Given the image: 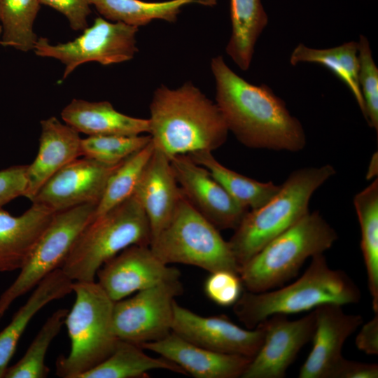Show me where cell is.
<instances>
[{
	"mask_svg": "<svg viewBox=\"0 0 378 378\" xmlns=\"http://www.w3.org/2000/svg\"><path fill=\"white\" fill-rule=\"evenodd\" d=\"M216 104L227 127L251 148L298 152L306 145L300 122L270 87L253 85L234 73L221 56L211 59Z\"/></svg>",
	"mask_w": 378,
	"mask_h": 378,
	"instance_id": "6da1fadb",
	"label": "cell"
},
{
	"mask_svg": "<svg viewBox=\"0 0 378 378\" xmlns=\"http://www.w3.org/2000/svg\"><path fill=\"white\" fill-rule=\"evenodd\" d=\"M335 174L330 164L298 169L268 202L248 211L228 241L239 267L307 214L314 192Z\"/></svg>",
	"mask_w": 378,
	"mask_h": 378,
	"instance_id": "277c9868",
	"label": "cell"
},
{
	"mask_svg": "<svg viewBox=\"0 0 378 378\" xmlns=\"http://www.w3.org/2000/svg\"><path fill=\"white\" fill-rule=\"evenodd\" d=\"M90 2L105 19L139 27L155 19L174 22L182 6L190 4L211 6L216 4L217 0H171L163 2L90 0Z\"/></svg>",
	"mask_w": 378,
	"mask_h": 378,
	"instance_id": "484cf974",
	"label": "cell"
},
{
	"mask_svg": "<svg viewBox=\"0 0 378 378\" xmlns=\"http://www.w3.org/2000/svg\"><path fill=\"white\" fill-rule=\"evenodd\" d=\"M135 344L118 340L113 351L101 363L80 375V378L144 377L148 372L166 370L186 374L176 364L162 358H155L144 353Z\"/></svg>",
	"mask_w": 378,
	"mask_h": 378,
	"instance_id": "d4e9b609",
	"label": "cell"
},
{
	"mask_svg": "<svg viewBox=\"0 0 378 378\" xmlns=\"http://www.w3.org/2000/svg\"><path fill=\"white\" fill-rule=\"evenodd\" d=\"M141 346L176 364L186 374L195 378L241 377L252 359L241 355L211 351L172 331L160 340L147 342Z\"/></svg>",
	"mask_w": 378,
	"mask_h": 378,
	"instance_id": "ac0fdd59",
	"label": "cell"
},
{
	"mask_svg": "<svg viewBox=\"0 0 378 378\" xmlns=\"http://www.w3.org/2000/svg\"><path fill=\"white\" fill-rule=\"evenodd\" d=\"M1 32H2V29H1V26L0 24V40H1Z\"/></svg>",
	"mask_w": 378,
	"mask_h": 378,
	"instance_id": "60d3db41",
	"label": "cell"
},
{
	"mask_svg": "<svg viewBox=\"0 0 378 378\" xmlns=\"http://www.w3.org/2000/svg\"><path fill=\"white\" fill-rule=\"evenodd\" d=\"M315 329L312 348L301 366L299 378H332L344 358L346 340L363 323L360 314H346L342 305L323 304L314 309Z\"/></svg>",
	"mask_w": 378,
	"mask_h": 378,
	"instance_id": "e0dca14e",
	"label": "cell"
},
{
	"mask_svg": "<svg viewBox=\"0 0 378 378\" xmlns=\"http://www.w3.org/2000/svg\"><path fill=\"white\" fill-rule=\"evenodd\" d=\"M154 149L150 140L146 146L118 165L108 180L94 218L104 214L134 194Z\"/></svg>",
	"mask_w": 378,
	"mask_h": 378,
	"instance_id": "4dcf8cb0",
	"label": "cell"
},
{
	"mask_svg": "<svg viewBox=\"0 0 378 378\" xmlns=\"http://www.w3.org/2000/svg\"><path fill=\"white\" fill-rule=\"evenodd\" d=\"M134 195L148 219L152 241L169 223L181 195L170 160L158 149H154Z\"/></svg>",
	"mask_w": 378,
	"mask_h": 378,
	"instance_id": "d6986e66",
	"label": "cell"
},
{
	"mask_svg": "<svg viewBox=\"0 0 378 378\" xmlns=\"http://www.w3.org/2000/svg\"><path fill=\"white\" fill-rule=\"evenodd\" d=\"M150 135H99L81 139L80 155L107 165H115L146 146Z\"/></svg>",
	"mask_w": 378,
	"mask_h": 378,
	"instance_id": "d6a6232c",
	"label": "cell"
},
{
	"mask_svg": "<svg viewBox=\"0 0 378 378\" xmlns=\"http://www.w3.org/2000/svg\"><path fill=\"white\" fill-rule=\"evenodd\" d=\"M75 301L64 324L71 342L68 356L58 358L57 376L80 378L113 351L118 338L113 328L114 302L97 282L75 281Z\"/></svg>",
	"mask_w": 378,
	"mask_h": 378,
	"instance_id": "52a82bcc",
	"label": "cell"
},
{
	"mask_svg": "<svg viewBox=\"0 0 378 378\" xmlns=\"http://www.w3.org/2000/svg\"><path fill=\"white\" fill-rule=\"evenodd\" d=\"M172 331L182 338L211 351L253 358L261 346L265 326L242 328L225 316H202L174 305Z\"/></svg>",
	"mask_w": 378,
	"mask_h": 378,
	"instance_id": "7c38bea8",
	"label": "cell"
},
{
	"mask_svg": "<svg viewBox=\"0 0 378 378\" xmlns=\"http://www.w3.org/2000/svg\"><path fill=\"white\" fill-rule=\"evenodd\" d=\"M63 121L88 136H134L149 133L148 119L123 114L108 102L74 99L61 112Z\"/></svg>",
	"mask_w": 378,
	"mask_h": 378,
	"instance_id": "7402d4cb",
	"label": "cell"
},
{
	"mask_svg": "<svg viewBox=\"0 0 378 378\" xmlns=\"http://www.w3.org/2000/svg\"><path fill=\"white\" fill-rule=\"evenodd\" d=\"M378 365L343 358L335 370L332 378H377Z\"/></svg>",
	"mask_w": 378,
	"mask_h": 378,
	"instance_id": "74e56055",
	"label": "cell"
},
{
	"mask_svg": "<svg viewBox=\"0 0 378 378\" xmlns=\"http://www.w3.org/2000/svg\"><path fill=\"white\" fill-rule=\"evenodd\" d=\"M139 27L98 17L90 27L74 41L52 44L46 37L38 38L35 54L59 60L64 65L62 80L78 66L89 62L111 65L132 59L138 52L136 34Z\"/></svg>",
	"mask_w": 378,
	"mask_h": 378,
	"instance_id": "30bf717a",
	"label": "cell"
},
{
	"mask_svg": "<svg viewBox=\"0 0 378 378\" xmlns=\"http://www.w3.org/2000/svg\"><path fill=\"white\" fill-rule=\"evenodd\" d=\"M265 336L241 378H283L303 346L312 339L315 329L314 310L290 321L275 314L262 321Z\"/></svg>",
	"mask_w": 378,
	"mask_h": 378,
	"instance_id": "5bb4252c",
	"label": "cell"
},
{
	"mask_svg": "<svg viewBox=\"0 0 378 378\" xmlns=\"http://www.w3.org/2000/svg\"><path fill=\"white\" fill-rule=\"evenodd\" d=\"M97 276L99 286L116 302L160 283L178 279L181 273L161 261L150 246L132 245L106 262Z\"/></svg>",
	"mask_w": 378,
	"mask_h": 378,
	"instance_id": "2e32d148",
	"label": "cell"
},
{
	"mask_svg": "<svg viewBox=\"0 0 378 378\" xmlns=\"http://www.w3.org/2000/svg\"><path fill=\"white\" fill-rule=\"evenodd\" d=\"M148 121L155 148L169 158L212 152L224 144L229 132L216 104L189 81L177 89L158 88L150 104Z\"/></svg>",
	"mask_w": 378,
	"mask_h": 378,
	"instance_id": "7a4b0ae2",
	"label": "cell"
},
{
	"mask_svg": "<svg viewBox=\"0 0 378 378\" xmlns=\"http://www.w3.org/2000/svg\"><path fill=\"white\" fill-rule=\"evenodd\" d=\"M27 166H12L0 171V207L24 196L27 186Z\"/></svg>",
	"mask_w": 378,
	"mask_h": 378,
	"instance_id": "8d00e7d4",
	"label": "cell"
},
{
	"mask_svg": "<svg viewBox=\"0 0 378 378\" xmlns=\"http://www.w3.org/2000/svg\"><path fill=\"white\" fill-rule=\"evenodd\" d=\"M364 323L356 335L355 343L360 351L368 355L378 354V312Z\"/></svg>",
	"mask_w": 378,
	"mask_h": 378,
	"instance_id": "f35d334b",
	"label": "cell"
},
{
	"mask_svg": "<svg viewBox=\"0 0 378 378\" xmlns=\"http://www.w3.org/2000/svg\"><path fill=\"white\" fill-rule=\"evenodd\" d=\"M69 310L59 309L44 323L27 351L15 365L8 367L5 378H44L50 369L45 358L50 344L60 332Z\"/></svg>",
	"mask_w": 378,
	"mask_h": 378,
	"instance_id": "1f68e13d",
	"label": "cell"
},
{
	"mask_svg": "<svg viewBox=\"0 0 378 378\" xmlns=\"http://www.w3.org/2000/svg\"><path fill=\"white\" fill-rule=\"evenodd\" d=\"M358 83L364 99L366 120L378 132V69L374 62L367 38L360 35L358 42Z\"/></svg>",
	"mask_w": 378,
	"mask_h": 378,
	"instance_id": "836d02e7",
	"label": "cell"
},
{
	"mask_svg": "<svg viewBox=\"0 0 378 378\" xmlns=\"http://www.w3.org/2000/svg\"><path fill=\"white\" fill-rule=\"evenodd\" d=\"M337 239L318 211L309 212L241 266L242 284L253 293L281 286L298 274L308 258L323 253Z\"/></svg>",
	"mask_w": 378,
	"mask_h": 378,
	"instance_id": "8992f818",
	"label": "cell"
},
{
	"mask_svg": "<svg viewBox=\"0 0 378 378\" xmlns=\"http://www.w3.org/2000/svg\"><path fill=\"white\" fill-rule=\"evenodd\" d=\"M97 205L85 204L56 212L41 233L20 272L0 296V320L11 304L61 267L80 232L94 218Z\"/></svg>",
	"mask_w": 378,
	"mask_h": 378,
	"instance_id": "9c48e42d",
	"label": "cell"
},
{
	"mask_svg": "<svg viewBox=\"0 0 378 378\" xmlns=\"http://www.w3.org/2000/svg\"><path fill=\"white\" fill-rule=\"evenodd\" d=\"M39 147L34 160L27 166L24 197L30 201L54 174L80 156L79 132L56 117L41 121Z\"/></svg>",
	"mask_w": 378,
	"mask_h": 378,
	"instance_id": "ffe728a7",
	"label": "cell"
},
{
	"mask_svg": "<svg viewBox=\"0 0 378 378\" xmlns=\"http://www.w3.org/2000/svg\"><path fill=\"white\" fill-rule=\"evenodd\" d=\"M188 155L206 168L235 201L248 210L262 206L280 189L281 185L260 182L227 168L214 157L212 152L202 150Z\"/></svg>",
	"mask_w": 378,
	"mask_h": 378,
	"instance_id": "4316f807",
	"label": "cell"
},
{
	"mask_svg": "<svg viewBox=\"0 0 378 378\" xmlns=\"http://www.w3.org/2000/svg\"><path fill=\"white\" fill-rule=\"evenodd\" d=\"M41 4L51 7L67 19L74 31L88 27V17L91 13L90 0H39Z\"/></svg>",
	"mask_w": 378,
	"mask_h": 378,
	"instance_id": "d590c367",
	"label": "cell"
},
{
	"mask_svg": "<svg viewBox=\"0 0 378 378\" xmlns=\"http://www.w3.org/2000/svg\"><path fill=\"white\" fill-rule=\"evenodd\" d=\"M40 5L39 0H0V43L22 52L34 50L38 39L34 23Z\"/></svg>",
	"mask_w": 378,
	"mask_h": 378,
	"instance_id": "f546056e",
	"label": "cell"
},
{
	"mask_svg": "<svg viewBox=\"0 0 378 378\" xmlns=\"http://www.w3.org/2000/svg\"><path fill=\"white\" fill-rule=\"evenodd\" d=\"M120 163L107 165L85 157L76 158L46 181L31 202L55 213L85 204L97 206L108 178Z\"/></svg>",
	"mask_w": 378,
	"mask_h": 378,
	"instance_id": "9a60e30c",
	"label": "cell"
},
{
	"mask_svg": "<svg viewBox=\"0 0 378 378\" xmlns=\"http://www.w3.org/2000/svg\"><path fill=\"white\" fill-rule=\"evenodd\" d=\"M361 293L342 270H333L323 253L312 257L303 274L277 290L243 292L233 304V312L248 329H253L275 314H292L314 309L323 304L358 303Z\"/></svg>",
	"mask_w": 378,
	"mask_h": 378,
	"instance_id": "3957f363",
	"label": "cell"
},
{
	"mask_svg": "<svg viewBox=\"0 0 378 378\" xmlns=\"http://www.w3.org/2000/svg\"><path fill=\"white\" fill-rule=\"evenodd\" d=\"M353 203L360 227V248L372 308L378 312V179L358 192Z\"/></svg>",
	"mask_w": 378,
	"mask_h": 378,
	"instance_id": "83f0119b",
	"label": "cell"
},
{
	"mask_svg": "<svg viewBox=\"0 0 378 378\" xmlns=\"http://www.w3.org/2000/svg\"><path fill=\"white\" fill-rule=\"evenodd\" d=\"M290 62L293 66L300 62H313L328 69L347 85L366 119L365 102L358 83V42L351 41L328 49L310 48L300 43L291 53Z\"/></svg>",
	"mask_w": 378,
	"mask_h": 378,
	"instance_id": "f1b7e54d",
	"label": "cell"
},
{
	"mask_svg": "<svg viewBox=\"0 0 378 378\" xmlns=\"http://www.w3.org/2000/svg\"><path fill=\"white\" fill-rule=\"evenodd\" d=\"M183 291L178 279L114 302L112 320L116 337L140 346L165 337L172 332L175 298Z\"/></svg>",
	"mask_w": 378,
	"mask_h": 378,
	"instance_id": "8fae6325",
	"label": "cell"
},
{
	"mask_svg": "<svg viewBox=\"0 0 378 378\" xmlns=\"http://www.w3.org/2000/svg\"><path fill=\"white\" fill-rule=\"evenodd\" d=\"M169 159L178 186L190 204L218 230H234L249 210L235 201L206 168L188 154Z\"/></svg>",
	"mask_w": 378,
	"mask_h": 378,
	"instance_id": "4fadbf2b",
	"label": "cell"
},
{
	"mask_svg": "<svg viewBox=\"0 0 378 378\" xmlns=\"http://www.w3.org/2000/svg\"><path fill=\"white\" fill-rule=\"evenodd\" d=\"M377 153L376 152L372 157L367 173V179H371L375 177L377 174L378 170V159Z\"/></svg>",
	"mask_w": 378,
	"mask_h": 378,
	"instance_id": "ab89813d",
	"label": "cell"
},
{
	"mask_svg": "<svg viewBox=\"0 0 378 378\" xmlns=\"http://www.w3.org/2000/svg\"><path fill=\"white\" fill-rule=\"evenodd\" d=\"M55 212L39 204L15 216L0 207V272L20 270Z\"/></svg>",
	"mask_w": 378,
	"mask_h": 378,
	"instance_id": "44dd1931",
	"label": "cell"
},
{
	"mask_svg": "<svg viewBox=\"0 0 378 378\" xmlns=\"http://www.w3.org/2000/svg\"><path fill=\"white\" fill-rule=\"evenodd\" d=\"M242 286L239 274L218 270L210 273L205 281L204 291L214 302L227 307L238 300L242 293Z\"/></svg>",
	"mask_w": 378,
	"mask_h": 378,
	"instance_id": "e575fe53",
	"label": "cell"
},
{
	"mask_svg": "<svg viewBox=\"0 0 378 378\" xmlns=\"http://www.w3.org/2000/svg\"><path fill=\"white\" fill-rule=\"evenodd\" d=\"M151 239L146 212L133 194L85 226L60 268L74 281H93L108 260L130 246H150Z\"/></svg>",
	"mask_w": 378,
	"mask_h": 378,
	"instance_id": "5b68a950",
	"label": "cell"
},
{
	"mask_svg": "<svg viewBox=\"0 0 378 378\" xmlns=\"http://www.w3.org/2000/svg\"><path fill=\"white\" fill-rule=\"evenodd\" d=\"M73 283L61 268L48 274L0 332V378L4 377L18 343L34 316L50 302L71 293Z\"/></svg>",
	"mask_w": 378,
	"mask_h": 378,
	"instance_id": "603a6c76",
	"label": "cell"
},
{
	"mask_svg": "<svg viewBox=\"0 0 378 378\" xmlns=\"http://www.w3.org/2000/svg\"><path fill=\"white\" fill-rule=\"evenodd\" d=\"M150 247L167 265H190L210 273L227 270L239 274L240 269L228 241L182 192L172 219L151 241Z\"/></svg>",
	"mask_w": 378,
	"mask_h": 378,
	"instance_id": "ba28073f",
	"label": "cell"
},
{
	"mask_svg": "<svg viewBox=\"0 0 378 378\" xmlns=\"http://www.w3.org/2000/svg\"><path fill=\"white\" fill-rule=\"evenodd\" d=\"M232 34L226 52L242 71L248 69L255 44L268 18L260 0H230Z\"/></svg>",
	"mask_w": 378,
	"mask_h": 378,
	"instance_id": "cb8c5ba5",
	"label": "cell"
}]
</instances>
